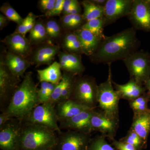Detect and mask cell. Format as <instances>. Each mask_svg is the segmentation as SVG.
Listing matches in <instances>:
<instances>
[{"label":"cell","instance_id":"27","mask_svg":"<svg viewBox=\"0 0 150 150\" xmlns=\"http://www.w3.org/2000/svg\"><path fill=\"white\" fill-rule=\"evenodd\" d=\"M75 77L76 76H74L66 72L63 73L62 80L56 86L53 93L51 95L50 99L47 102L49 103L56 106V105L59 103L61 96L65 86L68 83Z\"/></svg>","mask_w":150,"mask_h":150},{"label":"cell","instance_id":"5","mask_svg":"<svg viewBox=\"0 0 150 150\" xmlns=\"http://www.w3.org/2000/svg\"><path fill=\"white\" fill-rule=\"evenodd\" d=\"M98 85L94 78L79 76L75 79L70 99L90 109H95Z\"/></svg>","mask_w":150,"mask_h":150},{"label":"cell","instance_id":"9","mask_svg":"<svg viewBox=\"0 0 150 150\" xmlns=\"http://www.w3.org/2000/svg\"><path fill=\"white\" fill-rule=\"evenodd\" d=\"M20 79L14 76L4 64L1 57L0 62V106L3 112L10 101L19 86Z\"/></svg>","mask_w":150,"mask_h":150},{"label":"cell","instance_id":"30","mask_svg":"<svg viewBox=\"0 0 150 150\" xmlns=\"http://www.w3.org/2000/svg\"><path fill=\"white\" fill-rule=\"evenodd\" d=\"M57 85L47 82H40V88L38 90V96L40 104L48 102Z\"/></svg>","mask_w":150,"mask_h":150},{"label":"cell","instance_id":"40","mask_svg":"<svg viewBox=\"0 0 150 150\" xmlns=\"http://www.w3.org/2000/svg\"><path fill=\"white\" fill-rule=\"evenodd\" d=\"M81 5L80 3L76 4V5L74 6L71 8L69 9L66 13L65 15H67L73 14L76 15L81 14Z\"/></svg>","mask_w":150,"mask_h":150},{"label":"cell","instance_id":"37","mask_svg":"<svg viewBox=\"0 0 150 150\" xmlns=\"http://www.w3.org/2000/svg\"><path fill=\"white\" fill-rule=\"evenodd\" d=\"M56 1V0H41L39 1V6L46 13L53 9Z\"/></svg>","mask_w":150,"mask_h":150},{"label":"cell","instance_id":"6","mask_svg":"<svg viewBox=\"0 0 150 150\" xmlns=\"http://www.w3.org/2000/svg\"><path fill=\"white\" fill-rule=\"evenodd\" d=\"M130 76V79L144 86L150 79V54L138 50L123 60Z\"/></svg>","mask_w":150,"mask_h":150},{"label":"cell","instance_id":"35","mask_svg":"<svg viewBox=\"0 0 150 150\" xmlns=\"http://www.w3.org/2000/svg\"><path fill=\"white\" fill-rule=\"evenodd\" d=\"M64 2L65 0H56L54 8L52 10L46 13L45 16L50 17L60 15L63 12Z\"/></svg>","mask_w":150,"mask_h":150},{"label":"cell","instance_id":"21","mask_svg":"<svg viewBox=\"0 0 150 150\" xmlns=\"http://www.w3.org/2000/svg\"><path fill=\"white\" fill-rule=\"evenodd\" d=\"M132 128L143 140L146 146L150 133V109L142 113H134Z\"/></svg>","mask_w":150,"mask_h":150},{"label":"cell","instance_id":"28","mask_svg":"<svg viewBox=\"0 0 150 150\" xmlns=\"http://www.w3.org/2000/svg\"><path fill=\"white\" fill-rule=\"evenodd\" d=\"M105 26V21L103 18L86 22L81 28L87 30L95 35L104 40L106 37L103 33V30Z\"/></svg>","mask_w":150,"mask_h":150},{"label":"cell","instance_id":"33","mask_svg":"<svg viewBox=\"0 0 150 150\" xmlns=\"http://www.w3.org/2000/svg\"><path fill=\"white\" fill-rule=\"evenodd\" d=\"M103 136H98L91 140L89 150H117L109 144Z\"/></svg>","mask_w":150,"mask_h":150},{"label":"cell","instance_id":"23","mask_svg":"<svg viewBox=\"0 0 150 150\" xmlns=\"http://www.w3.org/2000/svg\"><path fill=\"white\" fill-rule=\"evenodd\" d=\"M59 63L55 62L44 69L37 70L39 81L58 84L62 80L63 75Z\"/></svg>","mask_w":150,"mask_h":150},{"label":"cell","instance_id":"29","mask_svg":"<svg viewBox=\"0 0 150 150\" xmlns=\"http://www.w3.org/2000/svg\"><path fill=\"white\" fill-rule=\"evenodd\" d=\"M150 99L149 93L141 96L136 99L129 101L130 107L133 110L134 113H142L149 111L148 104Z\"/></svg>","mask_w":150,"mask_h":150},{"label":"cell","instance_id":"7","mask_svg":"<svg viewBox=\"0 0 150 150\" xmlns=\"http://www.w3.org/2000/svg\"><path fill=\"white\" fill-rule=\"evenodd\" d=\"M56 106L48 102L41 103L35 107L22 122H28L47 127L61 134L62 131L58 125Z\"/></svg>","mask_w":150,"mask_h":150},{"label":"cell","instance_id":"34","mask_svg":"<svg viewBox=\"0 0 150 150\" xmlns=\"http://www.w3.org/2000/svg\"><path fill=\"white\" fill-rule=\"evenodd\" d=\"M46 26V33L48 38L55 39L61 35V28L59 23L54 20L48 21Z\"/></svg>","mask_w":150,"mask_h":150},{"label":"cell","instance_id":"36","mask_svg":"<svg viewBox=\"0 0 150 150\" xmlns=\"http://www.w3.org/2000/svg\"><path fill=\"white\" fill-rule=\"evenodd\" d=\"M112 141V145L117 150H138L134 146L125 142L117 141L115 139Z\"/></svg>","mask_w":150,"mask_h":150},{"label":"cell","instance_id":"38","mask_svg":"<svg viewBox=\"0 0 150 150\" xmlns=\"http://www.w3.org/2000/svg\"><path fill=\"white\" fill-rule=\"evenodd\" d=\"M38 17V16H35L32 12L29 13L27 16L25 18L26 22L28 32H30L33 28L34 26L35 22V19Z\"/></svg>","mask_w":150,"mask_h":150},{"label":"cell","instance_id":"31","mask_svg":"<svg viewBox=\"0 0 150 150\" xmlns=\"http://www.w3.org/2000/svg\"><path fill=\"white\" fill-rule=\"evenodd\" d=\"M119 141L132 145L138 150H142L146 146L141 137L131 128L129 129L126 136Z\"/></svg>","mask_w":150,"mask_h":150},{"label":"cell","instance_id":"41","mask_svg":"<svg viewBox=\"0 0 150 150\" xmlns=\"http://www.w3.org/2000/svg\"><path fill=\"white\" fill-rule=\"evenodd\" d=\"M11 118L8 113L2 112L0 114V129L3 127Z\"/></svg>","mask_w":150,"mask_h":150},{"label":"cell","instance_id":"43","mask_svg":"<svg viewBox=\"0 0 150 150\" xmlns=\"http://www.w3.org/2000/svg\"><path fill=\"white\" fill-rule=\"evenodd\" d=\"M92 1L98 5L104 7L107 0H91Z\"/></svg>","mask_w":150,"mask_h":150},{"label":"cell","instance_id":"44","mask_svg":"<svg viewBox=\"0 0 150 150\" xmlns=\"http://www.w3.org/2000/svg\"><path fill=\"white\" fill-rule=\"evenodd\" d=\"M144 86L146 89L147 90H148V92L149 93L150 97V79H149L144 84Z\"/></svg>","mask_w":150,"mask_h":150},{"label":"cell","instance_id":"14","mask_svg":"<svg viewBox=\"0 0 150 150\" xmlns=\"http://www.w3.org/2000/svg\"><path fill=\"white\" fill-rule=\"evenodd\" d=\"M95 109H88L80 114L70 118L69 120L59 123L61 129L78 131L84 134H91L93 131L92 128L91 119Z\"/></svg>","mask_w":150,"mask_h":150},{"label":"cell","instance_id":"19","mask_svg":"<svg viewBox=\"0 0 150 150\" xmlns=\"http://www.w3.org/2000/svg\"><path fill=\"white\" fill-rule=\"evenodd\" d=\"M113 86L121 98L128 101L136 99L146 93L147 89L144 86L137 83L134 80L130 79L127 83L119 84L112 81Z\"/></svg>","mask_w":150,"mask_h":150},{"label":"cell","instance_id":"39","mask_svg":"<svg viewBox=\"0 0 150 150\" xmlns=\"http://www.w3.org/2000/svg\"><path fill=\"white\" fill-rule=\"evenodd\" d=\"M79 3L77 0H65L64 3V10L63 13L64 14H65L66 12L69 10V9L71 8L76 4Z\"/></svg>","mask_w":150,"mask_h":150},{"label":"cell","instance_id":"12","mask_svg":"<svg viewBox=\"0 0 150 150\" xmlns=\"http://www.w3.org/2000/svg\"><path fill=\"white\" fill-rule=\"evenodd\" d=\"M91 123L93 131H98L102 136L114 139L119 126V121L108 117L101 111L94 110Z\"/></svg>","mask_w":150,"mask_h":150},{"label":"cell","instance_id":"42","mask_svg":"<svg viewBox=\"0 0 150 150\" xmlns=\"http://www.w3.org/2000/svg\"><path fill=\"white\" fill-rule=\"evenodd\" d=\"M9 20L4 15H0V28L3 29L7 24Z\"/></svg>","mask_w":150,"mask_h":150},{"label":"cell","instance_id":"46","mask_svg":"<svg viewBox=\"0 0 150 150\" xmlns=\"http://www.w3.org/2000/svg\"></svg>","mask_w":150,"mask_h":150},{"label":"cell","instance_id":"45","mask_svg":"<svg viewBox=\"0 0 150 150\" xmlns=\"http://www.w3.org/2000/svg\"><path fill=\"white\" fill-rule=\"evenodd\" d=\"M54 150L53 149H50V150Z\"/></svg>","mask_w":150,"mask_h":150},{"label":"cell","instance_id":"17","mask_svg":"<svg viewBox=\"0 0 150 150\" xmlns=\"http://www.w3.org/2000/svg\"><path fill=\"white\" fill-rule=\"evenodd\" d=\"M79 39L83 54L89 57L93 56L103 40L91 32L82 28L74 31Z\"/></svg>","mask_w":150,"mask_h":150},{"label":"cell","instance_id":"1","mask_svg":"<svg viewBox=\"0 0 150 150\" xmlns=\"http://www.w3.org/2000/svg\"><path fill=\"white\" fill-rule=\"evenodd\" d=\"M140 42L136 30L131 27L123 30L102 40L93 56L90 57L95 64H111L118 60H123L138 51Z\"/></svg>","mask_w":150,"mask_h":150},{"label":"cell","instance_id":"18","mask_svg":"<svg viewBox=\"0 0 150 150\" xmlns=\"http://www.w3.org/2000/svg\"><path fill=\"white\" fill-rule=\"evenodd\" d=\"M4 64L8 68L10 71L16 78L20 79L24 76L25 71L29 68L31 63L25 58L8 51L4 59Z\"/></svg>","mask_w":150,"mask_h":150},{"label":"cell","instance_id":"11","mask_svg":"<svg viewBox=\"0 0 150 150\" xmlns=\"http://www.w3.org/2000/svg\"><path fill=\"white\" fill-rule=\"evenodd\" d=\"M22 122L12 118L0 129V148L2 150H19V139Z\"/></svg>","mask_w":150,"mask_h":150},{"label":"cell","instance_id":"16","mask_svg":"<svg viewBox=\"0 0 150 150\" xmlns=\"http://www.w3.org/2000/svg\"><path fill=\"white\" fill-rule=\"evenodd\" d=\"M59 64L65 72L74 76H82L85 68L82 62L80 55L63 52L59 53Z\"/></svg>","mask_w":150,"mask_h":150},{"label":"cell","instance_id":"26","mask_svg":"<svg viewBox=\"0 0 150 150\" xmlns=\"http://www.w3.org/2000/svg\"><path fill=\"white\" fill-rule=\"evenodd\" d=\"M63 45L68 52L80 55L83 54L80 41L74 32L67 33L64 38Z\"/></svg>","mask_w":150,"mask_h":150},{"label":"cell","instance_id":"20","mask_svg":"<svg viewBox=\"0 0 150 150\" xmlns=\"http://www.w3.org/2000/svg\"><path fill=\"white\" fill-rule=\"evenodd\" d=\"M55 108L59 123L69 120L88 108L71 99L58 103Z\"/></svg>","mask_w":150,"mask_h":150},{"label":"cell","instance_id":"25","mask_svg":"<svg viewBox=\"0 0 150 150\" xmlns=\"http://www.w3.org/2000/svg\"><path fill=\"white\" fill-rule=\"evenodd\" d=\"M29 40L31 44L42 43L47 40L48 37L46 26L41 21L35 22L34 26L30 32Z\"/></svg>","mask_w":150,"mask_h":150},{"label":"cell","instance_id":"15","mask_svg":"<svg viewBox=\"0 0 150 150\" xmlns=\"http://www.w3.org/2000/svg\"><path fill=\"white\" fill-rule=\"evenodd\" d=\"M11 53L23 58H26L31 52V43L29 40L16 32L8 35L3 40Z\"/></svg>","mask_w":150,"mask_h":150},{"label":"cell","instance_id":"3","mask_svg":"<svg viewBox=\"0 0 150 150\" xmlns=\"http://www.w3.org/2000/svg\"><path fill=\"white\" fill-rule=\"evenodd\" d=\"M58 136L56 131L47 127L22 122L19 139V150L54 149Z\"/></svg>","mask_w":150,"mask_h":150},{"label":"cell","instance_id":"32","mask_svg":"<svg viewBox=\"0 0 150 150\" xmlns=\"http://www.w3.org/2000/svg\"><path fill=\"white\" fill-rule=\"evenodd\" d=\"M0 10L9 20L16 23L18 25L21 24L23 21L24 19L9 4L7 3L4 4L1 7Z\"/></svg>","mask_w":150,"mask_h":150},{"label":"cell","instance_id":"2","mask_svg":"<svg viewBox=\"0 0 150 150\" xmlns=\"http://www.w3.org/2000/svg\"><path fill=\"white\" fill-rule=\"evenodd\" d=\"M40 104L38 96L37 85L33 80L32 73H26L11 98L5 112L11 118L23 122L30 112Z\"/></svg>","mask_w":150,"mask_h":150},{"label":"cell","instance_id":"13","mask_svg":"<svg viewBox=\"0 0 150 150\" xmlns=\"http://www.w3.org/2000/svg\"><path fill=\"white\" fill-rule=\"evenodd\" d=\"M134 0H107L104 6L105 26L118 20L128 16Z\"/></svg>","mask_w":150,"mask_h":150},{"label":"cell","instance_id":"4","mask_svg":"<svg viewBox=\"0 0 150 150\" xmlns=\"http://www.w3.org/2000/svg\"><path fill=\"white\" fill-rule=\"evenodd\" d=\"M108 65V74L107 80L98 85L97 102L100 111L108 117L119 121V100L121 98L119 93L113 86L111 64Z\"/></svg>","mask_w":150,"mask_h":150},{"label":"cell","instance_id":"8","mask_svg":"<svg viewBox=\"0 0 150 150\" xmlns=\"http://www.w3.org/2000/svg\"><path fill=\"white\" fill-rule=\"evenodd\" d=\"M91 134L67 130L59 134L54 150H89Z\"/></svg>","mask_w":150,"mask_h":150},{"label":"cell","instance_id":"24","mask_svg":"<svg viewBox=\"0 0 150 150\" xmlns=\"http://www.w3.org/2000/svg\"><path fill=\"white\" fill-rule=\"evenodd\" d=\"M83 8L82 14L86 22L104 17V7L98 5L90 0H85L81 3Z\"/></svg>","mask_w":150,"mask_h":150},{"label":"cell","instance_id":"10","mask_svg":"<svg viewBox=\"0 0 150 150\" xmlns=\"http://www.w3.org/2000/svg\"><path fill=\"white\" fill-rule=\"evenodd\" d=\"M127 17L136 30L150 32V0H134Z\"/></svg>","mask_w":150,"mask_h":150},{"label":"cell","instance_id":"22","mask_svg":"<svg viewBox=\"0 0 150 150\" xmlns=\"http://www.w3.org/2000/svg\"><path fill=\"white\" fill-rule=\"evenodd\" d=\"M59 46L47 45L39 47L34 51L32 61L38 66L42 65H51L54 58L60 51Z\"/></svg>","mask_w":150,"mask_h":150}]
</instances>
